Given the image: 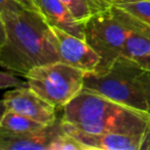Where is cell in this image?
Here are the masks:
<instances>
[{
    "label": "cell",
    "instance_id": "cell-13",
    "mask_svg": "<svg viewBox=\"0 0 150 150\" xmlns=\"http://www.w3.org/2000/svg\"><path fill=\"white\" fill-rule=\"evenodd\" d=\"M71 15L79 22H86L92 15L100 9L91 0H61Z\"/></svg>",
    "mask_w": 150,
    "mask_h": 150
},
{
    "label": "cell",
    "instance_id": "cell-22",
    "mask_svg": "<svg viewBox=\"0 0 150 150\" xmlns=\"http://www.w3.org/2000/svg\"><path fill=\"white\" fill-rule=\"evenodd\" d=\"M143 149H145V150H150V136L147 138V140H146L145 144H144V146H143Z\"/></svg>",
    "mask_w": 150,
    "mask_h": 150
},
{
    "label": "cell",
    "instance_id": "cell-12",
    "mask_svg": "<svg viewBox=\"0 0 150 150\" xmlns=\"http://www.w3.org/2000/svg\"><path fill=\"white\" fill-rule=\"evenodd\" d=\"M45 127V125L39 121H36L30 117L11 110L3 111L0 120V132H6L17 135L39 131Z\"/></svg>",
    "mask_w": 150,
    "mask_h": 150
},
{
    "label": "cell",
    "instance_id": "cell-4",
    "mask_svg": "<svg viewBox=\"0 0 150 150\" xmlns=\"http://www.w3.org/2000/svg\"><path fill=\"white\" fill-rule=\"evenodd\" d=\"M86 72L59 61L32 68L27 86L56 108H64L82 90Z\"/></svg>",
    "mask_w": 150,
    "mask_h": 150
},
{
    "label": "cell",
    "instance_id": "cell-11",
    "mask_svg": "<svg viewBox=\"0 0 150 150\" xmlns=\"http://www.w3.org/2000/svg\"><path fill=\"white\" fill-rule=\"evenodd\" d=\"M37 11L50 26H54L78 38L84 39L86 22L75 19L61 0H33Z\"/></svg>",
    "mask_w": 150,
    "mask_h": 150
},
{
    "label": "cell",
    "instance_id": "cell-9",
    "mask_svg": "<svg viewBox=\"0 0 150 150\" xmlns=\"http://www.w3.org/2000/svg\"><path fill=\"white\" fill-rule=\"evenodd\" d=\"M64 133L62 119L36 132L21 134H9L0 132L1 150H50L52 144Z\"/></svg>",
    "mask_w": 150,
    "mask_h": 150
},
{
    "label": "cell",
    "instance_id": "cell-14",
    "mask_svg": "<svg viewBox=\"0 0 150 150\" xmlns=\"http://www.w3.org/2000/svg\"><path fill=\"white\" fill-rule=\"evenodd\" d=\"M112 5H116L125 9V11L132 13L150 25V0H137V1H129V2L117 3Z\"/></svg>",
    "mask_w": 150,
    "mask_h": 150
},
{
    "label": "cell",
    "instance_id": "cell-15",
    "mask_svg": "<svg viewBox=\"0 0 150 150\" xmlns=\"http://www.w3.org/2000/svg\"><path fill=\"white\" fill-rule=\"evenodd\" d=\"M50 150H88L86 146L80 144L77 140H75L71 136L63 133L60 135L54 143L52 144Z\"/></svg>",
    "mask_w": 150,
    "mask_h": 150
},
{
    "label": "cell",
    "instance_id": "cell-21",
    "mask_svg": "<svg viewBox=\"0 0 150 150\" xmlns=\"http://www.w3.org/2000/svg\"><path fill=\"white\" fill-rule=\"evenodd\" d=\"M110 4H117V3H123V2H129V1H137V0H108Z\"/></svg>",
    "mask_w": 150,
    "mask_h": 150
},
{
    "label": "cell",
    "instance_id": "cell-2",
    "mask_svg": "<svg viewBox=\"0 0 150 150\" xmlns=\"http://www.w3.org/2000/svg\"><path fill=\"white\" fill-rule=\"evenodd\" d=\"M62 120L92 134L150 136V113L86 90L64 107Z\"/></svg>",
    "mask_w": 150,
    "mask_h": 150
},
{
    "label": "cell",
    "instance_id": "cell-16",
    "mask_svg": "<svg viewBox=\"0 0 150 150\" xmlns=\"http://www.w3.org/2000/svg\"><path fill=\"white\" fill-rule=\"evenodd\" d=\"M15 72L7 69H3L0 73V86L1 88H22L27 84V81H23L19 77H16L13 74Z\"/></svg>",
    "mask_w": 150,
    "mask_h": 150
},
{
    "label": "cell",
    "instance_id": "cell-6",
    "mask_svg": "<svg viewBox=\"0 0 150 150\" xmlns=\"http://www.w3.org/2000/svg\"><path fill=\"white\" fill-rule=\"evenodd\" d=\"M4 110H11L36 121L50 125L57 120L56 107L36 94L29 86L16 88L4 94L2 99Z\"/></svg>",
    "mask_w": 150,
    "mask_h": 150
},
{
    "label": "cell",
    "instance_id": "cell-5",
    "mask_svg": "<svg viewBox=\"0 0 150 150\" xmlns=\"http://www.w3.org/2000/svg\"><path fill=\"white\" fill-rule=\"evenodd\" d=\"M127 35V27L115 16L111 6L97 11L86 20L84 40L101 57V63L95 73L107 72L121 57Z\"/></svg>",
    "mask_w": 150,
    "mask_h": 150
},
{
    "label": "cell",
    "instance_id": "cell-20",
    "mask_svg": "<svg viewBox=\"0 0 150 150\" xmlns=\"http://www.w3.org/2000/svg\"><path fill=\"white\" fill-rule=\"evenodd\" d=\"M17 1H19L20 3H22V4H23L24 6L27 7V8L33 9V11H37L33 0H17Z\"/></svg>",
    "mask_w": 150,
    "mask_h": 150
},
{
    "label": "cell",
    "instance_id": "cell-7",
    "mask_svg": "<svg viewBox=\"0 0 150 150\" xmlns=\"http://www.w3.org/2000/svg\"><path fill=\"white\" fill-rule=\"evenodd\" d=\"M56 37L61 61L84 72H95L101 63V57L84 39L64 30L50 26Z\"/></svg>",
    "mask_w": 150,
    "mask_h": 150
},
{
    "label": "cell",
    "instance_id": "cell-1",
    "mask_svg": "<svg viewBox=\"0 0 150 150\" xmlns=\"http://www.w3.org/2000/svg\"><path fill=\"white\" fill-rule=\"evenodd\" d=\"M0 63L3 69L25 76L32 68L61 61L47 22L25 6L0 11Z\"/></svg>",
    "mask_w": 150,
    "mask_h": 150
},
{
    "label": "cell",
    "instance_id": "cell-8",
    "mask_svg": "<svg viewBox=\"0 0 150 150\" xmlns=\"http://www.w3.org/2000/svg\"><path fill=\"white\" fill-rule=\"evenodd\" d=\"M62 119V118H61ZM63 129L67 135L77 140L86 149L104 150H140L143 149L146 138L120 134H92L75 127L62 120Z\"/></svg>",
    "mask_w": 150,
    "mask_h": 150
},
{
    "label": "cell",
    "instance_id": "cell-3",
    "mask_svg": "<svg viewBox=\"0 0 150 150\" xmlns=\"http://www.w3.org/2000/svg\"><path fill=\"white\" fill-rule=\"evenodd\" d=\"M143 70L135 61L119 57L107 72H86L83 90L148 112L147 103L138 81V76Z\"/></svg>",
    "mask_w": 150,
    "mask_h": 150
},
{
    "label": "cell",
    "instance_id": "cell-17",
    "mask_svg": "<svg viewBox=\"0 0 150 150\" xmlns=\"http://www.w3.org/2000/svg\"><path fill=\"white\" fill-rule=\"evenodd\" d=\"M138 81L143 91L146 103L148 107V113H150V71L143 70L138 76Z\"/></svg>",
    "mask_w": 150,
    "mask_h": 150
},
{
    "label": "cell",
    "instance_id": "cell-19",
    "mask_svg": "<svg viewBox=\"0 0 150 150\" xmlns=\"http://www.w3.org/2000/svg\"><path fill=\"white\" fill-rule=\"evenodd\" d=\"M97 7H98L100 11H103V9H106L108 7L111 6L110 2L108 0H91Z\"/></svg>",
    "mask_w": 150,
    "mask_h": 150
},
{
    "label": "cell",
    "instance_id": "cell-10",
    "mask_svg": "<svg viewBox=\"0 0 150 150\" xmlns=\"http://www.w3.org/2000/svg\"><path fill=\"white\" fill-rule=\"evenodd\" d=\"M111 8L129 31L121 57L135 61L149 54L150 25L116 5H111Z\"/></svg>",
    "mask_w": 150,
    "mask_h": 150
},
{
    "label": "cell",
    "instance_id": "cell-18",
    "mask_svg": "<svg viewBox=\"0 0 150 150\" xmlns=\"http://www.w3.org/2000/svg\"><path fill=\"white\" fill-rule=\"evenodd\" d=\"M135 62L137 63L142 69L150 71V52L145 54V56L141 57V58L137 59V60H135Z\"/></svg>",
    "mask_w": 150,
    "mask_h": 150
}]
</instances>
